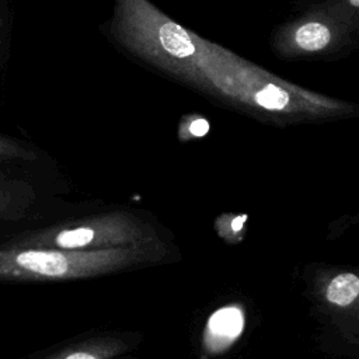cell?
<instances>
[{
	"label": "cell",
	"instance_id": "obj_2",
	"mask_svg": "<svg viewBox=\"0 0 359 359\" xmlns=\"http://www.w3.org/2000/svg\"><path fill=\"white\" fill-rule=\"evenodd\" d=\"M0 244L59 250H111L163 245L154 227L129 212H107L41 227L0 229Z\"/></svg>",
	"mask_w": 359,
	"mask_h": 359
},
{
	"label": "cell",
	"instance_id": "obj_9",
	"mask_svg": "<svg viewBox=\"0 0 359 359\" xmlns=\"http://www.w3.org/2000/svg\"><path fill=\"white\" fill-rule=\"evenodd\" d=\"M323 10L346 24L355 32L359 28V0H325L318 4Z\"/></svg>",
	"mask_w": 359,
	"mask_h": 359
},
{
	"label": "cell",
	"instance_id": "obj_5",
	"mask_svg": "<svg viewBox=\"0 0 359 359\" xmlns=\"http://www.w3.org/2000/svg\"><path fill=\"white\" fill-rule=\"evenodd\" d=\"M35 198L34 188L24 178L0 167V229L28 219Z\"/></svg>",
	"mask_w": 359,
	"mask_h": 359
},
{
	"label": "cell",
	"instance_id": "obj_7",
	"mask_svg": "<svg viewBox=\"0 0 359 359\" xmlns=\"http://www.w3.org/2000/svg\"><path fill=\"white\" fill-rule=\"evenodd\" d=\"M39 160V153L31 144L0 133V167L13 171Z\"/></svg>",
	"mask_w": 359,
	"mask_h": 359
},
{
	"label": "cell",
	"instance_id": "obj_8",
	"mask_svg": "<svg viewBox=\"0 0 359 359\" xmlns=\"http://www.w3.org/2000/svg\"><path fill=\"white\" fill-rule=\"evenodd\" d=\"M359 294V278L353 272L335 275L325 286V300L338 307H349Z\"/></svg>",
	"mask_w": 359,
	"mask_h": 359
},
{
	"label": "cell",
	"instance_id": "obj_4",
	"mask_svg": "<svg viewBox=\"0 0 359 359\" xmlns=\"http://www.w3.org/2000/svg\"><path fill=\"white\" fill-rule=\"evenodd\" d=\"M245 313L237 304L217 309L208 320L202 334V349L206 355H219L227 351L243 334Z\"/></svg>",
	"mask_w": 359,
	"mask_h": 359
},
{
	"label": "cell",
	"instance_id": "obj_3",
	"mask_svg": "<svg viewBox=\"0 0 359 359\" xmlns=\"http://www.w3.org/2000/svg\"><path fill=\"white\" fill-rule=\"evenodd\" d=\"M353 32L317 4L280 25L273 32L272 49L282 59L325 56L344 48Z\"/></svg>",
	"mask_w": 359,
	"mask_h": 359
},
{
	"label": "cell",
	"instance_id": "obj_10",
	"mask_svg": "<svg viewBox=\"0 0 359 359\" xmlns=\"http://www.w3.org/2000/svg\"><path fill=\"white\" fill-rule=\"evenodd\" d=\"M210 129L209 121L198 114H189L185 115L180 125H178V137L181 140H189V139H198L208 135Z\"/></svg>",
	"mask_w": 359,
	"mask_h": 359
},
{
	"label": "cell",
	"instance_id": "obj_6",
	"mask_svg": "<svg viewBox=\"0 0 359 359\" xmlns=\"http://www.w3.org/2000/svg\"><path fill=\"white\" fill-rule=\"evenodd\" d=\"M126 351L122 339L102 337L69 344L34 359H121Z\"/></svg>",
	"mask_w": 359,
	"mask_h": 359
},
{
	"label": "cell",
	"instance_id": "obj_1",
	"mask_svg": "<svg viewBox=\"0 0 359 359\" xmlns=\"http://www.w3.org/2000/svg\"><path fill=\"white\" fill-rule=\"evenodd\" d=\"M164 254V245L83 251L0 244V285L95 278L157 262Z\"/></svg>",
	"mask_w": 359,
	"mask_h": 359
}]
</instances>
